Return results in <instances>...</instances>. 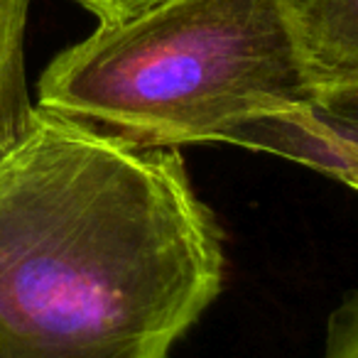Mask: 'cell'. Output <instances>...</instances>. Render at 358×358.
<instances>
[{
  "label": "cell",
  "mask_w": 358,
  "mask_h": 358,
  "mask_svg": "<svg viewBox=\"0 0 358 358\" xmlns=\"http://www.w3.org/2000/svg\"><path fill=\"white\" fill-rule=\"evenodd\" d=\"M76 3L94 13L99 22H123L150 10L162 0H76Z\"/></svg>",
  "instance_id": "obj_7"
},
{
  "label": "cell",
  "mask_w": 358,
  "mask_h": 358,
  "mask_svg": "<svg viewBox=\"0 0 358 358\" xmlns=\"http://www.w3.org/2000/svg\"><path fill=\"white\" fill-rule=\"evenodd\" d=\"M221 282L177 150L37 106L0 162V358H169Z\"/></svg>",
  "instance_id": "obj_1"
},
{
  "label": "cell",
  "mask_w": 358,
  "mask_h": 358,
  "mask_svg": "<svg viewBox=\"0 0 358 358\" xmlns=\"http://www.w3.org/2000/svg\"><path fill=\"white\" fill-rule=\"evenodd\" d=\"M229 145L280 155L358 189V86L317 91L299 108L250 120Z\"/></svg>",
  "instance_id": "obj_3"
},
{
  "label": "cell",
  "mask_w": 358,
  "mask_h": 358,
  "mask_svg": "<svg viewBox=\"0 0 358 358\" xmlns=\"http://www.w3.org/2000/svg\"><path fill=\"white\" fill-rule=\"evenodd\" d=\"M309 86H358V0H280Z\"/></svg>",
  "instance_id": "obj_4"
},
{
  "label": "cell",
  "mask_w": 358,
  "mask_h": 358,
  "mask_svg": "<svg viewBox=\"0 0 358 358\" xmlns=\"http://www.w3.org/2000/svg\"><path fill=\"white\" fill-rule=\"evenodd\" d=\"M322 358H358V297L331 317Z\"/></svg>",
  "instance_id": "obj_6"
},
{
  "label": "cell",
  "mask_w": 358,
  "mask_h": 358,
  "mask_svg": "<svg viewBox=\"0 0 358 358\" xmlns=\"http://www.w3.org/2000/svg\"><path fill=\"white\" fill-rule=\"evenodd\" d=\"M32 0H0V162L20 148L35 125L25 76V30Z\"/></svg>",
  "instance_id": "obj_5"
},
{
  "label": "cell",
  "mask_w": 358,
  "mask_h": 358,
  "mask_svg": "<svg viewBox=\"0 0 358 358\" xmlns=\"http://www.w3.org/2000/svg\"><path fill=\"white\" fill-rule=\"evenodd\" d=\"M314 96L280 0H162L52 59L40 108L145 148L229 143Z\"/></svg>",
  "instance_id": "obj_2"
}]
</instances>
